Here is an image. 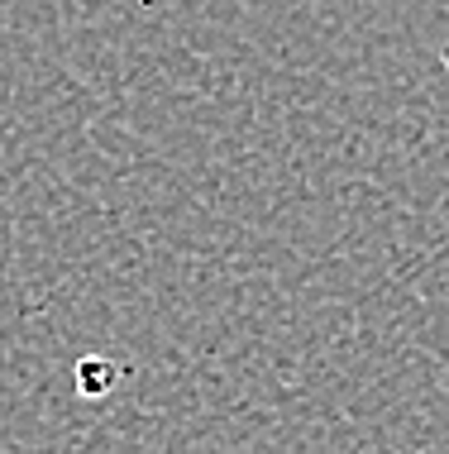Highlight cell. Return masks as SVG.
Listing matches in <instances>:
<instances>
[{
  "mask_svg": "<svg viewBox=\"0 0 449 454\" xmlns=\"http://www.w3.org/2000/svg\"><path fill=\"white\" fill-rule=\"evenodd\" d=\"M440 58H445V72H449V43H445V53H440Z\"/></svg>",
  "mask_w": 449,
  "mask_h": 454,
  "instance_id": "6da1fadb",
  "label": "cell"
}]
</instances>
